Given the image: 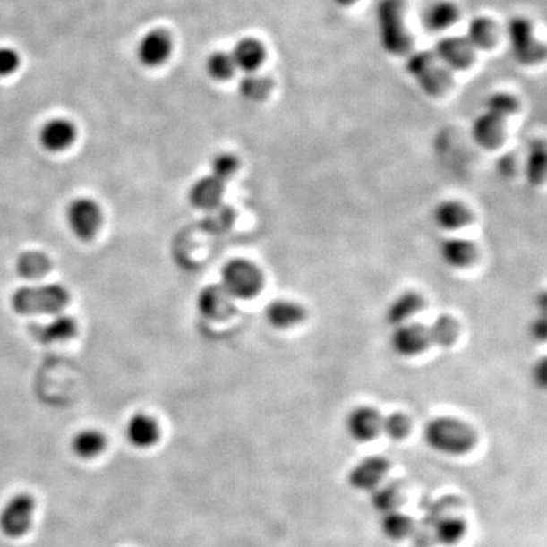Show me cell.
<instances>
[{
    "label": "cell",
    "instance_id": "6da1fadb",
    "mask_svg": "<svg viewBox=\"0 0 547 547\" xmlns=\"http://www.w3.org/2000/svg\"><path fill=\"white\" fill-rule=\"evenodd\" d=\"M518 98L507 91L491 94L485 102V111L475 118L472 127L474 142L483 150L493 151L506 137L507 121L519 111Z\"/></svg>",
    "mask_w": 547,
    "mask_h": 547
},
{
    "label": "cell",
    "instance_id": "7a4b0ae2",
    "mask_svg": "<svg viewBox=\"0 0 547 547\" xmlns=\"http://www.w3.org/2000/svg\"><path fill=\"white\" fill-rule=\"evenodd\" d=\"M423 440L436 454L458 457L473 450L476 444V433L469 423L460 418L439 415L424 424Z\"/></svg>",
    "mask_w": 547,
    "mask_h": 547
},
{
    "label": "cell",
    "instance_id": "3957f363",
    "mask_svg": "<svg viewBox=\"0 0 547 547\" xmlns=\"http://www.w3.org/2000/svg\"><path fill=\"white\" fill-rule=\"evenodd\" d=\"M377 20L381 46L387 54L402 57L414 47L407 26V0H381Z\"/></svg>",
    "mask_w": 547,
    "mask_h": 547
},
{
    "label": "cell",
    "instance_id": "277c9868",
    "mask_svg": "<svg viewBox=\"0 0 547 547\" xmlns=\"http://www.w3.org/2000/svg\"><path fill=\"white\" fill-rule=\"evenodd\" d=\"M69 302V290L59 283L21 286L11 296L12 310L21 316H52L65 310Z\"/></svg>",
    "mask_w": 547,
    "mask_h": 547
},
{
    "label": "cell",
    "instance_id": "5b68a950",
    "mask_svg": "<svg viewBox=\"0 0 547 547\" xmlns=\"http://www.w3.org/2000/svg\"><path fill=\"white\" fill-rule=\"evenodd\" d=\"M38 502L29 491H15L0 506V534L18 541L29 536L35 526Z\"/></svg>",
    "mask_w": 547,
    "mask_h": 547
},
{
    "label": "cell",
    "instance_id": "8992f818",
    "mask_svg": "<svg viewBox=\"0 0 547 547\" xmlns=\"http://www.w3.org/2000/svg\"><path fill=\"white\" fill-rule=\"evenodd\" d=\"M406 70L426 96L436 99L445 97L454 85L450 70L433 51L414 52L406 63Z\"/></svg>",
    "mask_w": 547,
    "mask_h": 547
},
{
    "label": "cell",
    "instance_id": "52a82bcc",
    "mask_svg": "<svg viewBox=\"0 0 547 547\" xmlns=\"http://www.w3.org/2000/svg\"><path fill=\"white\" fill-rule=\"evenodd\" d=\"M510 51L522 66H536L547 60V45L537 38L534 27L524 15H515L507 23Z\"/></svg>",
    "mask_w": 547,
    "mask_h": 547
},
{
    "label": "cell",
    "instance_id": "ba28073f",
    "mask_svg": "<svg viewBox=\"0 0 547 547\" xmlns=\"http://www.w3.org/2000/svg\"><path fill=\"white\" fill-rule=\"evenodd\" d=\"M221 284L235 299H250L258 295L264 277L253 262L246 259H232L222 268Z\"/></svg>",
    "mask_w": 547,
    "mask_h": 547
},
{
    "label": "cell",
    "instance_id": "9c48e42d",
    "mask_svg": "<svg viewBox=\"0 0 547 547\" xmlns=\"http://www.w3.org/2000/svg\"><path fill=\"white\" fill-rule=\"evenodd\" d=\"M65 217L70 232L81 241L93 240L102 227V208L91 198L79 197L70 201Z\"/></svg>",
    "mask_w": 547,
    "mask_h": 547
},
{
    "label": "cell",
    "instance_id": "30bf717a",
    "mask_svg": "<svg viewBox=\"0 0 547 547\" xmlns=\"http://www.w3.org/2000/svg\"><path fill=\"white\" fill-rule=\"evenodd\" d=\"M389 347L394 355L403 359L421 355L432 347L429 325L408 322L394 327L389 336Z\"/></svg>",
    "mask_w": 547,
    "mask_h": 547
},
{
    "label": "cell",
    "instance_id": "8fae6325",
    "mask_svg": "<svg viewBox=\"0 0 547 547\" xmlns=\"http://www.w3.org/2000/svg\"><path fill=\"white\" fill-rule=\"evenodd\" d=\"M383 415L372 406H357L345 418L348 437L359 444H366L380 435Z\"/></svg>",
    "mask_w": 547,
    "mask_h": 547
},
{
    "label": "cell",
    "instance_id": "7c38bea8",
    "mask_svg": "<svg viewBox=\"0 0 547 547\" xmlns=\"http://www.w3.org/2000/svg\"><path fill=\"white\" fill-rule=\"evenodd\" d=\"M389 469L390 463L388 458L372 455L363 457L351 467L347 474V482L355 491H372L381 484Z\"/></svg>",
    "mask_w": 547,
    "mask_h": 547
},
{
    "label": "cell",
    "instance_id": "4fadbf2b",
    "mask_svg": "<svg viewBox=\"0 0 547 547\" xmlns=\"http://www.w3.org/2000/svg\"><path fill=\"white\" fill-rule=\"evenodd\" d=\"M436 56L449 70L464 72L475 63V48L466 36H449L435 46Z\"/></svg>",
    "mask_w": 547,
    "mask_h": 547
},
{
    "label": "cell",
    "instance_id": "5bb4252c",
    "mask_svg": "<svg viewBox=\"0 0 547 547\" xmlns=\"http://www.w3.org/2000/svg\"><path fill=\"white\" fill-rule=\"evenodd\" d=\"M198 311L209 320H226L235 312V298L222 284H210L201 290L197 298Z\"/></svg>",
    "mask_w": 547,
    "mask_h": 547
},
{
    "label": "cell",
    "instance_id": "9a60e30c",
    "mask_svg": "<svg viewBox=\"0 0 547 547\" xmlns=\"http://www.w3.org/2000/svg\"><path fill=\"white\" fill-rule=\"evenodd\" d=\"M124 435L128 444L139 450H149L160 441V424L152 415L134 414L127 421Z\"/></svg>",
    "mask_w": 547,
    "mask_h": 547
},
{
    "label": "cell",
    "instance_id": "2e32d148",
    "mask_svg": "<svg viewBox=\"0 0 547 547\" xmlns=\"http://www.w3.org/2000/svg\"><path fill=\"white\" fill-rule=\"evenodd\" d=\"M424 307H426V301L420 292L412 289L405 290V292L394 296L392 302L388 304L384 313L385 322L393 329L412 322V320Z\"/></svg>",
    "mask_w": 547,
    "mask_h": 547
},
{
    "label": "cell",
    "instance_id": "e0dca14e",
    "mask_svg": "<svg viewBox=\"0 0 547 547\" xmlns=\"http://www.w3.org/2000/svg\"><path fill=\"white\" fill-rule=\"evenodd\" d=\"M437 255L442 264L451 269L469 268L478 258L476 244L463 237H448L440 241Z\"/></svg>",
    "mask_w": 547,
    "mask_h": 547
},
{
    "label": "cell",
    "instance_id": "ac0fdd59",
    "mask_svg": "<svg viewBox=\"0 0 547 547\" xmlns=\"http://www.w3.org/2000/svg\"><path fill=\"white\" fill-rule=\"evenodd\" d=\"M78 332V323L69 314L60 313L52 314L47 322L36 323L32 327L33 338L41 344H56V342H65L72 340Z\"/></svg>",
    "mask_w": 547,
    "mask_h": 547
},
{
    "label": "cell",
    "instance_id": "d6986e66",
    "mask_svg": "<svg viewBox=\"0 0 547 547\" xmlns=\"http://www.w3.org/2000/svg\"><path fill=\"white\" fill-rule=\"evenodd\" d=\"M431 217L436 227L446 232H455L466 227L473 219L472 210L463 201L457 200L439 201L433 207Z\"/></svg>",
    "mask_w": 547,
    "mask_h": 547
},
{
    "label": "cell",
    "instance_id": "ffe728a7",
    "mask_svg": "<svg viewBox=\"0 0 547 547\" xmlns=\"http://www.w3.org/2000/svg\"><path fill=\"white\" fill-rule=\"evenodd\" d=\"M108 448V439L103 431L93 429L79 430L70 440V450L79 460L91 461L102 457Z\"/></svg>",
    "mask_w": 547,
    "mask_h": 547
},
{
    "label": "cell",
    "instance_id": "44dd1931",
    "mask_svg": "<svg viewBox=\"0 0 547 547\" xmlns=\"http://www.w3.org/2000/svg\"><path fill=\"white\" fill-rule=\"evenodd\" d=\"M76 139V130L65 118H54L39 131V143L50 152H60L69 149Z\"/></svg>",
    "mask_w": 547,
    "mask_h": 547
},
{
    "label": "cell",
    "instance_id": "7402d4cb",
    "mask_svg": "<svg viewBox=\"0 0 547 547\" xmlns=\"http://www.w3.org/2000/svg\"><path fill=\"white\" fill-rule=\"evenodd\" d=\"M526 182L539 188L547 182V140L537 137L530 141L524 165Z\"/></svg>",
    "mask_w": 547,
    "mask_h": 547
},
{
    "label": "cell",
    "instance_id": "603a6c76",
    "mask_svg": "<svg viewBox=\"0 0 547 547\" xmlns=\"http://www.w3.org/2000/svg\"><path fill=\"white\" fill-rule=\"evenodd\" d=\"M225 183L213 175L203 176L192 183L189 189V201L192 207L201 210H212L222 204Z\"/></svg>",
    "mask_w": 547,
    "mask_h": 547
},
{
    "label": "cell",
    "instance_id": "cb8c5ba5",
    "mask_svg": "<svg viewBox=\"0 0 547 547\" xmlns=\"http://www.w3.org/2000/svg\"><path fill=\"white\" fill-rule=\"evenodd\" d=\"M466 38L475 50L489 51L500 42V29L493 18L478 15L470 21Z\"/></svg>",
    "mask_w": 547,
    "mask_h": 547
},
{
    "label": "cell",
    "instance_id": "d4e9b609",
    "mask_svg": "<svg viewBox=\"0 0 547 547\" xmlns=\"http://www.w3.org/2000/svg\"><path fill=\"white\" fill-rule=\"evenodd\" d=\"M170 50L169 36L163 30H151L141 39L137 54H139L141 63L148 66H156L167 59Z\"/></svg>",
    "mask_w": 547,
    "mask_h": 547
},
{
    "label": "cell",
    "instance_id": "484cf974",
    "mask_svg": "<svg viewBox=\"0 0 547 547\" xmlns=\"http://www.w3.org/2000/svg\"><path fill=\"white\" fill-rule=\"evenodd\" d=\"M265 317L271 326L277 329H289L301 323L304 320L305 311L302 305L295 302L286 301V299H277L270 302L267 310H265Z\"/></svg>",
    "mask_w": 547,
    "mask_h": 547
},
{
    "label": "cell",
    "instance_id": "4316f807",
    "mask_svg": "<svg viewBox=\"0 0 547 547\" xmlns=\"http://www.w3.org/2000/svg\"><path fill=\"white\" fill-rule=\"evenodd\" d=\"M460 9L451 0H439L424 12L423 23L432 32L450 29L460 20Z\"/></svg>",
    "mask_w": 547,
    "mask_h": 547
},
{
    "label": "cell",
    "instance_id": "83f0119b",
    "mask_svg": "<svg viewBox=\"0 0 547 547\" xmlns=\"http://www.w3.org/2000/svg\"><path fill=\"white\" fill-rule=\"evenodd\" d=\"M52 262L50 256L38 250L24 252L15 260V271L18 277L26 280H38L50 273Z\"/></svg>",
    "mask_w": 547,
    "mask_h": 547
},
{
    "label": "cell",
    "instance_id": "f1b7e54d",
    "mask_svg": "<svg viewBox=\"0 0 547 547\" xmlns=\"http://www.w3.org/2000/svg\"><path fill=\"white\" fill-rule=\"evenodd\" d=\"M232 59L238 69L253 73L264 61L265 52L260 42L252 38L241 39L232 52Z\"/></svg>",
    "mask_w": 547,
    "mask_h": 547
},
{
    "label": "cell",
    "instance_id": "f546056e",
    "mask_svg": "<svg viewBox=\"0 0 547 547\" xmlns=\"http://www.w3.org/2000/svg\"><path fill=\"white\" fill-rule=\"evenodd\" d=\"M432 346L449 348L457 341L460 325L451 314L442 313L429 325Z\"/></svg>",
    "mask_w": 547,
    "mask_h": 547
},
{
    "label": "cell",
    "instance_id": "4dcf8cb0",
    "mask_svg": "<svg viewBox=\"0 0 547 547\" xmlns=\"http://www.w3.org/2000/svg\"><path fill=\"white\" fill-rule=\"evenodd\" d=\"M380 516L379 528H380V533L383 534L387 540L398 543V541L407 539L412 531H414V522H412V519L409 518V516L405 515V513L399 512L398 509L384 513V515Z\"/></svg>",
    "mask_w": 547,
    "mask_h": 547
},
{
    "label": "cell",
    "instance_id": "1f68e13d",
    "mask_svg": "<svg viewBox=\"0 0 547 547\" xmlns=\"http://www.w3.org/2000/svg\"><path fill=\"white\" fill-rule=\"evenodd\" d=\"M466 524L457 516H445L433 526V536L440 545L454 546L464 539Z\"/></svg>",
    "mask_w": 547,
    "mask_h": 547
},
{
    "label": "cell",
    "instance_id": "d6a6232c",
    "mask_svg": "<svg viewBox=\"0 0 547 547\" xmlns=\"http://www.w3.org/2000/svg\"><path fill=\"white\" fill-rule=\"evenodd\" d=\"M238 90L244 99L250 100V102H259L270 93L271 82L267 78L249 73L241 79Z\"/></svg>",
    "mask_w": 547,
    "mask_h": 547
},
{
    "label": "cell",
    "instance_id": "836d02e7",
    "mask_svg": "<svg viewBox=\"0 0 547 547\" xmlns=\"http://www.w3.org/2000/svg\"><path fill=\"white\" fill-rule=\"evenodd\" d=\"M409 431H411V420L403 412H392V414L383 415V418H381L380 433H383L392 441H400V440L406 439Z\"/></svg>",
    "mask_w": 547,
    "mask_h": 547
},
{
    "label": "cell",
    "instance_id": "e575fe53",
    "mask_svg": "<svg viewBox=\"0 0 547 547\" xmlns=\"http://www.w3.org/2000/svg\"><path fill=\"white\" fill-rule=\"evenodd\" d=\"M370 502L372 507L380 515L384 513L392 512V510L398 509L400 503V494L398 489L393 487V485H379L374 491H372V497H370Z\"/></svg>",
    "mask_w": 547,
    "mask_h": 547
},
{
    "label": "cell",
    "instance_id": "d590c367",
    "mask_svg": "<svg viewBox=\"0 0 547 547\" xmlns=\"http://www.w3.org/2000/svg\"><path fill=\"white\" fill-rule=\"evenodd\" d=\"M236 69L231 55L225 54V52H216L210 55L207 61L208 74L216 81H226L234 74Z\"/></svg>",
    "mask_w": 547,
    "mask_h": 547
},
{
    "label": "cell",
    "instance_id": "8d00e7d4",
    "mask_svg": "<svg viewBox=\"0 0 547 547\" xmlns=\"http://www.w3.org/2000/svg\"><path fill=\"white\" fill-rule=\"evenodd\" d=\"M238 161L234 155L219 154L215 156V158L212 160V164H210V171H212L210 175H213L215 178L226 183L229 178L234 176V174L236 173Z\"/></svg>",
    "mask_w": 547,
    "mask_h": 547
},
{
    "label": "cell",
    "instance_id": "74e56055",
    "mask_svg": "<svg viewBox=\"0 0 547 547\" xmlns=\"http://www.w3.org/2000/svg\"><path fill=\"white\" fill-rule=\"evenodd\" d=\"M527 335L534 344H547V314H534L528 322Z\"/></svg>",
    "mask_w": 547,
    "mask_h": 547
},
{
    "label": "cell",
    "instance_id": "f35d334b",
    "mask_svg": "<svg viewBox=\"0 0 547 547\" xmlns=\"http://www.w3.org/2000/svg\"><path fill=\"white\" fill-rule=\"evenodd\" d=\"M530 381L540 392H547V355L534 360L530 369Z\"/></svg>",
    "mask_w": 547,
    "mask_h": 547
},
{
    "label": "cell",
    "instance_id": "ab89813d",
    "mask_svg": "<svg viewBox=\"0 0 547 547\" xmlns=\"http://www.w3.org/2000/svg\"><path fill=\"white\" fill-rule=\"evenodd\" d=\"M21 65V57L11 47H0V76L13 74Z\"/></svg>",
    "mask_w": 547,
    "mask_h": 547
},
{
    "label": "cell",
    "instance_id": "60d3db41",
    "mask_svg": "<svg viewBox=\"0 0 547 547\" xmlns=\"http://www.w3.org/2000/svg\"><path fill=\"white\" fill-rule=\"evenodd\" d=\"M533 304L536 313L547 314V288L537 290L534 293Z\"/></svg>",
    "mask_w": 547,
    "mask_h": 547
},
{
    "label": "cell",
    "instance_id": "b9f144b4",
    "mask_svg": "<svg viewBox=\"0 0 547 547\" xmlns=\"http://www.w3.org/2000/svg\"><path fill=\"white\" fill-rule=\"evenodd\" d=\"M498 167H500V171L503 174V175H512L513 167H515V160H512L509 156H504L502 160L500 161Z\"/></svg>",
    "mask_w": 547,
    "mask_h": 547
}]
</instances>
